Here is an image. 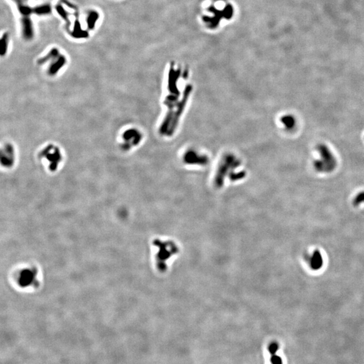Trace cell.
Listing matches in <instances>:
<instances>
[{
    "instance_id": "3",
    "label": "cell",
    "mask_w": 364,
    "mask_h": 364,
    "mask_svg": "<svg viewBox=\"0 0 364 364\" xmlns=\"http://www.w3.org/2000/svg\"><path fill=\"white\" fill-rule=\"evenodd\" d=\"M310 267L314 271L320 268L323 264V259L320 252L318 250H315L310 258Z\"/></svg>"
},
{
    "instance_id": "2",
    "label": "cell",
    "mask_w": 364,
    "mask_h": 364,
    "mask_svg": "<svg viewBox=\"0 0 364 364\" xmlns=\"http://www.w3.org/2000/svg\"><path fill=\"white\" fill-rule=\"evenodd\" d=\"M23 25V34L24 37L27 40L33 39L34 31L32 21L29 16H24L22 19Z\"/></svg>"
},
{
    "instance_id": "7",
    "label": "cell",
    "mask_w": 364,
    "mask_h": 364,
    "mask_svg": "<svg viewBox=\"0 0 364 364\" xmlns=\"http://www.w3.org/2000/svg\"><path fill=\"white\" fill-rule=\"evenodd\" d=\"M1 45H0V53L2 55H5V53L7 51L8 49V35L7 33L4 34L1 39Z\"/></svg>"
},
{
    "instance_id": "6",
    "label": "cell",
    "mask_w": 364,
    "mask_h": 364,
    "mask_svg": "<svg viewBox=\"0 0 364 364\" xmlns=\"http://www.w3.org/2000/svg\"><path fill=\"white\" fill-rule=\"evenodd\" d=\"M75 22H76V23H75V24H74V32H73L74 37H76V38L88 37L87 32H86V31H84L81 29L80 24L79 23V22H78V20H76Z\"/></svg>"
},
{
    "instance_id": "14",
    "label": "cell",
    "mask_w": 364,
    "mask_h": 364,
    "mask_svg": "<svg viewBox=\"0 0 364 364\" xmlns=\"http://www.w3.org/2000/svg\"><path fill=\"white\" fill-rule=\"evenodd\" d=\"M18 4V5H20L21 4H23V0H14Z\"/></svg>"
},
{
    "instance_id": "13",
    "label": "cell",
    "mask_w": 364,
    "mask_h": 364,
    "mask_svg": "<svg viewBox=\"0 0 364 364\" xmlns=\"http://www.w3.org/2000/svg\"><path fill=\"white\" fill-rule=\"evenodd\" d=\"M271 362L272 364H282V360L281 357L277 355H272Z\"/></svg>"
},
{
    "instance_id": "12",
    "label": "cell",
    "mask_w": 364,
    "mask_h": 364,
    "mask_svg": "<svg viewBox=\"0 0 364 364\" xmlns=\"http://www.w3.org/2000/svg\"><path fill=\"white\" fill-rule=\"evenodd\" d=\"M364 202V193L359 194V195L356 198L355 200L354 205H358L361 202Z\"/></svg>"
},
{
    "instance_id": "1",
    "label": "cell",
    "mask_w": 364,
    "mask_h": 364,
    "mask_svg": "<svg viewBox=\"0 0 364 364\" xmlns=\"http://www.w3.org/2000/svg\"><path fill=\"white\" fill-rule=\"evenodd\" d=\"M12 285L20 291H33L38 289L41 283V274L37 264L23 263L12 270L10 274Z\"/></svg>"
},
{
    "instance_id": "15",
    "label": "cell",
    "mask_w": 364,
    "mask_h": 364,
    "mask_svg": "<svg viewBox=\"0 0 364 364\" xmlns=\"http://www.w3.org/2000/svg\"><path fill=\"white\" fill-rule=\"evenodd\" d=\"M24 1H26V0H24Z\"/></svg>"
},
{
    "instance_id": "8",
    "label": "cell",
    "mask_w": 364,
    "mask_h": 364,
    "mask_svg": "<svg viewBox=\"0 0 364 364\" xmlns=\"http://www.w3.org/2000/svg\"><path fill=\"white\" fill-rule=\"evenodd\" d=\"M18 9H19L20 13L23 14L24 16H29L31 13H33V9L29 7V6L24 5V4L18 5Z\"/></svg>"
},
{
    "instance_id": "11",
    "label": "cell",
    "mask_w": 364,
    "mask_h": 364,
    "mask_svg": "<svg viewBox=\"0 0 364 364\" xmlns=\"http://www.w3.org/2000/svg\"><path fill=\"white\" fill-rule=\"evenodd\" d=\"M278 345L277 343H272L270 345V346L268 347V351L269 352L271 353V354H275L276 352H277V351L278 349Z\"/></svg>"
},
{
    "instance_id": "5",
    "label": "cell",
    "mask_w": 364,
    "mask_h": 364,
    "mask_svg": "<svg viewBox=\"0 0 364 364\" xmlns=\"http://www.w3.org/2000/svg\"><path fill=\"white\" fill-rule=\"evenodd\" d=\"M51 8L49 5H40L39 7H36L33 9V13H35L36 14L43 15V14H48L51 13Z\"/></svg>"
},
{
    "instance_id": "10",
    "label": "cell",
    "mask_w": 364,
    "mask_h": 364,
    "mask_svg": "<svg viewBox=\"0 0 364 364\" xmlns=\"http://www.w3.org/2000/svg\"><path fill=\"white\" fill-rule=\"evenodd\" d=\"M56 8H57V11L58 13L61 16V17L64 18L65 20H68V13L64 10V8L59 5H58Z\"/></svg>"
},
{
    "instance_id": "4",
    "label": "cell",
    "mask_w": 364,
    "mask_h": 364,
    "mask_svg": "<svg viewBox=\"0 0 364 364\" xmlns=\"http://www.w3.org/2000/svg\"><path fill=\"white\" fill-rule=\"evenodd\" d=\"M99 16V15L98 14V12H96L95 11L90 12L86 19L88 27H89L90 29H93V28L95 25L96 21L98 20Z\"/></svg>"
},
{
    "instance_id": "9",
    "label": "cell",
    "mask_w": 364,
    "mask_h": 364,
    "mask_svg": "<svg viewBox=\"0 0 364 364\" xmlns=\"http://www.w3.org/2000/svg\"><path fill=\"white\" fill-rule=\"evenodd\" d=\"M65 61V59L64 57H63V56H61V57H60V58H59L58 61L55 63V65H52L51 68V71H52L53 72L57 71V70H58V68H60L62 66L63 64H64Z\"/></svg>"
}]
</instances>
